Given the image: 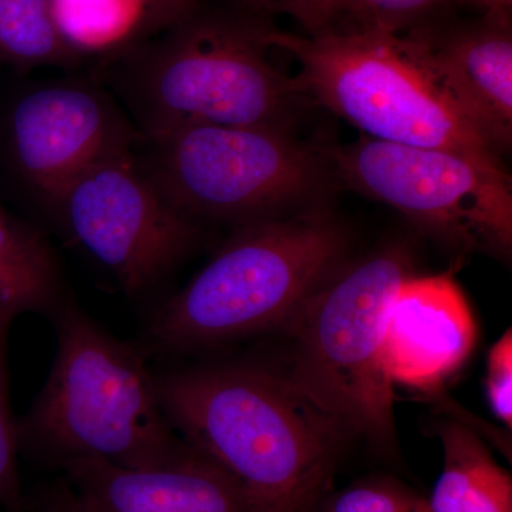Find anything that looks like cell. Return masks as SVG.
Segmentation results:
<instances>
[{"label": "cell", "instance_id": "1", "mask_svg": "<svg viewBox=\"0 0 512 512\" xmlns=\"http://www.w3.org/2000/svg\"><path fill=\"white\" fill-rule=\"evenodd\" d=\"M275 15L264 0H185L114 50L106 79L138 134L210 124L292 131L311 100L269 59Z\"/></svg>", "mask_w": 512, "mask_h": 512}, {"label": "cell", "instance_id": "2", "mask_svg": "<svg viewBox=\"0 0 512 512\" xmlns=\"http://www.w3.org/2000/svg\"><path fill=\"white\" fill-rule=\"evenodd\" d=\"M174 430L255 501L322 497L346 434L285 376L210 367L157 382Z\"/></svg>", "mask_w": 512, "mask_h": 512}, {"label": "cell", "instance_id": "3", "mask_svg": "<svg viewBox=\"0 0 512 512\" xmlns=\"http://www.w3.org/2000/svg\"><path fill=\"white\" fill-rule=\"evenodd\" d=\"M345 229L323 207L242 225L158 312L153 335L200 348L286 326L345 264Z\"/></svg>", "mask_w": 512, "mask_h": 512}, {"label": "cell", "instance_id": "4", "mask_svg": "<svg viewBox=\"0 0 512 512\" xmlns=\"http://www.w3.org/2000/svg\"><path fill=\"white\" fill-rule=\"evenodd\" d=\"M138 167L188 221L238 227L323 207L338 184L328 148L292 131L192 124L138 134Z\"/></svg>", "mask_w": 512, "mask_h": 512}, {"label": "cell", "instance_id": "5", "mask_svg": "<svg viewBox=\"0 0 512 512\" xmlns=\"http://www.w3.org/2000/svg\"><path fill=\"white\" fill-rule=\"evenodd\" d=\"M406 249L387 248L340 266L296 312L286 380L343 433L379 450L396 443L394 386L384 372L383 316L396 286L412 275Z\"/></svg>", "mask_w": 512, "mask_h": 512}, {"label": "cell", "instance_id": "6", "mask_svg": "<svg viewBox=\"0 0 512 512\" xmlns=\"http://www.w3.org/2000/svg\"><path fill=\"white\" fill-rule=\"evenodd\" d=\"M52 372L29 427L63 460L92 457L147 468L191 450L174 434L157 383L134 350L103 332L77 309L59 320Z\"/></svg>", "mask_w": 512, "mask_h": 512}, {"label": "cell", "instance_id": "7", "mask_svg": "<svg viewBox=\"0 0 512 512\" xmlns=\"http://www.w3.org/2000/svg\"><path fill=\"white\" fill-rule=\"evenodd\" d=\"M268 42L298 60L296 79L312 104L349 121L366 137L454 151L505 171L500 154L458 114L402 37L356 29L309 37L274 26Z\"/></svg>", "mask_w": 512, "mask_h": 512}, {"label": "cell", "instance_id": "8", "mask_svg": "<svg viewBox=\"0 0 512 512\" xmlns=\"http://www.w3.org/2000/svg\"><path fill=\"white\" fill-rule=\"evenodd\" d=\"M328 151L338 183L402 212L451 248L498 258L510 255L512 192L507 171L491 170L454 151L366 136Z\"/></svg>", "mask_w": 512, "mask_h": 512}, {"label": "cell", "instance_id": "9", "mask_svg": "<svg viewBox=\"0 0 512 512\" xmlns=\"http://www.w3.org/2000/svg\"><path fill=\"white\" fill-rule=\"evenodd\" d=\"M52 207L70 237L127 293L156 284L198 237L197 225L167 204L133 151L80 175Z\"/></svg>", "mask_w": 512, "mask_h": 512}, {"label": "cell", "instance_id": "10", "mask_svg": "<svg viewBox=\"0 0 512 512\" xmlns=\"http://www.w3.org/2000/svg\"><path fill=\"white\" fill-rule=\"evenodd\" d=\"M137 138L116 96L94 82L40 84L20 94L8 117L13 165L50 205L86 171L131 153Z\"/></svg>", "mask_w": 512, "mask_h": 512}, {"label": "cell", "instance_id": "11", "mask_svg": "<svg viewBox=\"0 0 512 512\" xmlns=\"http://www.w3.org/2000/svg\"><path fill=\"white\" fill-rule=\"evenodd\" d=\"M397 36L478 136L500 156L510 150V12L485 10L461 20L444 15Z\"/></svg>", "mask_w": 512, "mask_h": 512}, {"label": "cell", "instance_id": "12", "mask_svg": "<svg viewBox=\"0 0 512 512\" xmlns=\"http://www.w3.org/2000/svg\"><path fill=\"white\" fill-rule=\"evenodd\" d=\"M476 322L448 274L404 278L383 316L382 359L393 386L440 389L470 356Z\"/></svg>", "mask_w": 512, "mask_h": 512}, {"label": "cell", "instance_id": "13", "mask_svg": "<svg viewBox=\"0 0 512 512\" xmlns=\"http://www.w3.org/2000/svg\"><path fill=\"white\" fill-rule=\"evenodd\" d=\"M63 470L87 512H247L255 503L239 481L192 447L156 467L73 457L63 460Z\"/></svg>", "mask_w": 512, "mask_h": 512}, {"label": "cell", "instance_id": "14", "mask_svg": "<svg viewBox=\"0 0 512 512\" xmlns=\"http://www.w3.org/2000/svg\"><path fill=\"white\" fill-rule=\"evenodd\" d=\"M443 471L427 501V512H512L510 473L470 427L461 421L437 423Z\"/></svg>", "mask_w": 512, "mask_h": 512}, {"label": "cell", "instance_id": "15", "mask_svg": "<svg viewBox=\"0 0 512 512\" xmlns=\"http://www.w3.org/2000/svg\"><path fill=\"white\" fill-rule=\"evenodd\" d=\"M57 26L80 55L114 52L146 26L154 0H50Z\"/></svg>", "mask_w": 512, "mask_h": 512}, {"label": "cell", "instance_id": "16", "mask_svg": "<svg viewBox=\"0 0 512 512\" xmlns=\"http://www.w3.org/2000/svg\"><path fill=\"white\" fill-rule=\"evenodd\" d=\"M56 292L55 261L43 239L10 224L0 244V313L18 318L20 313L46 308Z\"/></svg>", "mask_w": 512, "mask_h": 512}, {"label": "cell", "instance_id": "17", "mask_svg": "<svg viewBox=\"0 0 512 512\" xmlns=\"http://www.w3.org/2000/svg\"><path fill=\"white\" fill-rule=\"evenodd\" d=\"M80 53L69 45L50 0H0V57L23 66H72Z\"/></svg>", "mask_w": 512, "mask_h": 512}, {"label": "cell", "instance_id": "18", "mask_svg": "<svg viewBox=\"0 0 512 512\" xmlns=\"http://www.w3.org/2000/svg\"><path fill=\"white\" fill-rule=\"evenodd\" d=\"M453 2L456 0H342V16L353 19L356 30L403 35L447 15Z\"/></svg>", "mask_w": 512, "mask_h": 512}, {"label": "cell", "instance_id": "19", "mask_svg": "<svg viewBox=\"0 0 512 512\" xmlns=\"http://www.w3.org/2000/svg\"><path fill=\"white\" fill-rule=\"evenodd\" d=\"M13 316L0 313V507L18 511L20 483L18 474V433L9 403L8 336Z\"/></svg>", "mask_w": 512, "mask_h": 512}, {"label": "cell", "instance_id": "20", "mask_svg": "<svg viewBox=\"0 0 512 512\" xmlns=\"http://www.w3.org/2000/svg\"><path fill=\"white\" fill-rule=\"evenodd\" d=\"M322 512H427V501L392 480H370L330 498Z\"/></svg>", "mask_w": 512, "mask_h": 512}, {"label": "cell", "instance_id": "21", "mask_svg": "<svg viewBox=\"0 0 512 512\" xmlns=\"http://www.w3.org/2000/svg\"><path fill=\"white\" fill-rule=\"evenodd\" d=\"M487 397L491 410L508 429L512 426V332L507 330L487 359Z\"/></svg>", "mask_w": 512, "mask_h": 512}, {"label": "cell", "instance_id": "22", "mask_svg": "<svg viewBox=\"0 0 512 512\" xmlns=\"http://www.w3.org/2000/svg\"><path fill=\"white\" fill-rule=\"evenodd\" d=\"M274 15L295 19L309 37L323 35L336 29L342 16V0H264Z\"/></svg>", "mask_w": 512, "mask_h": 512}, {"label": "cell", "instance_id": "23", "mask_svg": "<svg viewBox=\"0 0 512 512\" xmlns=\"http://www.w3.org/2000/svg\"><path fill=\"white\" fill-rule=\"evenodd\" d=\"M319 495L312 497L286 498L276 501H255L247 512H315L320 501Z\"/></svg>", "mask_w": 512, "mask_h": 512}, {"label": "cell", "instance_id": "24", "mask_svg": "<svg viewBox=\"0 0 512 512\" xmlns=\"http://www.w3.org/2000/svg\"><path fill=\"white\" fill-rule=\"evenodd\" d=\"M46 512H87L82 504L77 501L69 488H63L62 491L53 495L52 500L47 504Z\"/></svg>", "mask_w": 512, "mask_h": 512}, {"label": "cell", "instance_id": "25", "mask_svg": "<svg viewBox=\"0 0 512 512\" xmlns=\"http://www.w3.org/2000/svg\"><path fill=\"white\" fill-rule=\"evenodd\" d=\"M458 2L470 3V5L480 9L481 12H485V10L510 12L512 0H458Z\"/></svg>", "mask_w": 512, "mask_h": 512}, {"label": "cell", "instance_id": "26", "mask_svg": "<svg viewBox=\"0 0 512 512\" xmlns=\"http://www.w3.org/2000/svg\"><path fill=\"white\" fill-rule=\"evenodd\" d=\"M10 227V222L6 221L5 218L0 215V244H2L3 239H5L6 234H8Z\"/></svg>", "mask_w": 512, "mask_h": 512}, {"label": "cell", "instance_id": "27", "mask_svg": "<svg viewBox=\"0 0 512 512\" xmlns=\"http://www.w3.org/2000/svg\"><path fill=\"white\" fill-rule=\"evenodd\" d=\"M161 2H168V3H171V2H177V0H161Z\"/></svg>", "mask_w": 512, "mask_h": 512}, {"label": "cell", "instance_id": "28", "mask_svg": "<svg viewBox=\"0 0 512 512\" xmlns=\"http://www.w3.org/2000/svg\"><path fill=\"white\" fill-rule=\"evenodd\" d=\"M0 512H3V511H0Z\"/></svg>", "mask_w": 512, "mask_h": 512}]
</instances>
